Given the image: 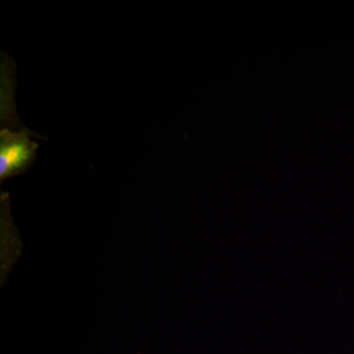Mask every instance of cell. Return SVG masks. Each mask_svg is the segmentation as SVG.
Returning <instances> with one entry per match:
<instances>
[{
	"instance_id": "cell-1",
	"label": "cell",
	"mask_w": 354,
	"mask_h": 354,
	"mask_svg": "<svg viewBox=\"0 0 354 354\" xmlns=\"http://www.w3.org/2000/svg\"><path fill=\"white\" fill-rule=\"evenodd\" d=\"M29 134H35L27 128L15 132L7 127L0 131V179L23 174L31 167L37 156L39 145L32 142Z\"/></svg>"
}]
</instances>
